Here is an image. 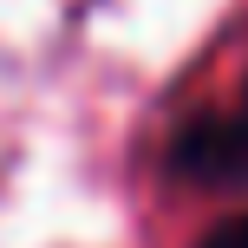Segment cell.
Wrapping results in <instances>:
<instances>
[{
	"instance_id": "6da1fadb",
	"label": "cell",
	"mask_w": 248,
	"mask_h": 248,
	"mask_svg": "<svg viewBox=\"0 0 248 248\" xmlns=\"http://www.w3.org/2000/svg\"><path fill=\"white\" fill-rule=\"evenodd\" d=\"M196 248H248V216H229V222H216Z\"/></svg>"
},
{
	"instance_id": "7a4b0ae2",
	"label": "cell",
	"mask_w": 248,
	"mask_h": 248,
	"mask_svg": "<svg viewBox=\"0 0 248 248\" xmlns=\"http://www.w3.org/2000/svg\"><path fill=\"white\" fill-rule=\"evenodd\" d=\"M242 118H248V98H242Z\"/></svg>"
}]
</instances>
